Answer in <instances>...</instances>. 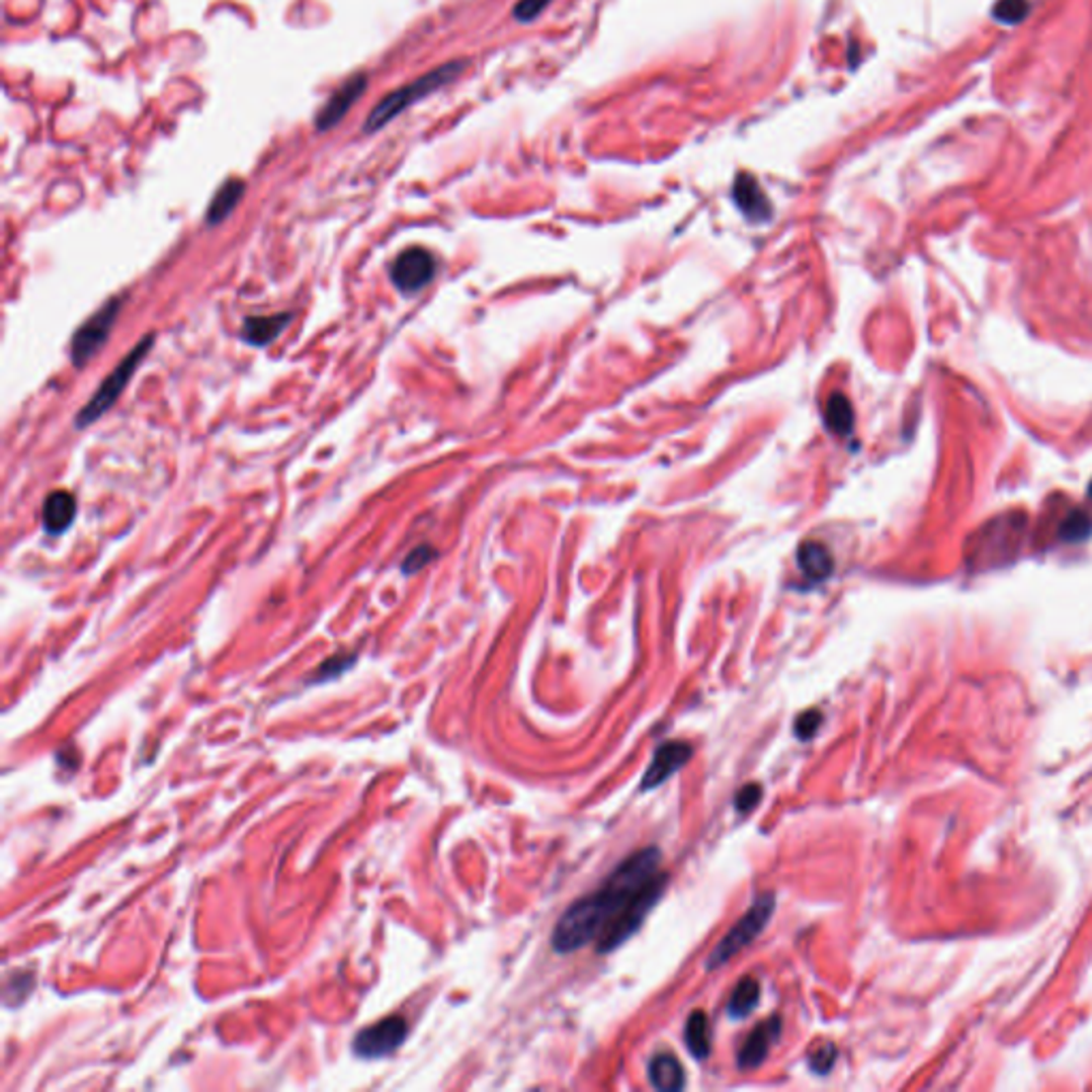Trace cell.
Returning <instances> with one entry per match:
<instances>
[{"label":"cell","instance_id":"28","mask_svg":"<svg viewBox=\"0 0 1092 1092\" xmlns=\"http://www.w3.org/2000/svg\"><path fill=\"white\" fill-rule=\"evenodd\" d=\"M1090 495H1092V482H1090Z\"/></svg>","mask_w":1092,"mask_h":1092},{"label":"cell","instance_id":"17","mask_svg":"<svg viewBox=\"0 0 1092 1092\" xmlns=\"http://www.w3.org/2000/svg\"><path fill=\"white\" fill-rule=\"evenodd\" d=\"M685 1044H687V1050H690L698 1060L709 1056L711 1037H709V1018L705 1011H694V1014L687 1018Z\"/></svg>","mask_w":1092,"mask_h":1092},{"label":"cell","instance_id":"20","mask_svg":"<svg viewBox=\"0 0 1092 1092\" xmlns=\"http://www.w3.org/2000/svg\"><path fill=\"white\" fill-rule=\"evenodd\" d=\"M434 559H436V548L431 545H419L408 552L406 559L401 561V572L403 574H414V572L423 570L425 565L431 563Z\"/></svg>","mask_w":1092,"mask_h":1092},{"label":"cell","instance_id":"11","mask_svg":"<svg viewBox=\"0 0 1092 1092\" xmlns=\"http://www.w3.org/2000/svg\"><path fill=\"white\" fill-rule=\"evenodd\" d=\"M77 515V502L69 491H51L43 502V528L51 536H60L71 528Z\"/></svg>","mask_w":1092,"mask_h":1092},{"label":"cell","instance_id":"23","mask_svg":"<svg viewBox=\"0 0 1092 1092\" xmlns=\"http://www.w3.org/2000/svg\"><path fill=\"white\" fill-rule=\"evenodd\" d=\"M1090 532V519L1084 512H1073L1062 525L1064 541H1082V538Z\"/></svg>","mask_w":1092,"mask_h":1092},{"label":"cell","instance_id":"6","mask_svg":"<svg viewBox=\"0 0 1092 1092\" xmlns=\"http://www.w3.org/2000/svg\"><path fill=\"white\" fill-rule=\"evenodd\" d=\"M436 259L425 248L403 250L390 265V280L399 293L414 294L423 291L436 276Z\"/></svg>","mask_w":1092,"mask_h":1092},{"label":"cell","instance_id":"12","mask_svg":"<svg viewBox=\"0 0 1092 1092\" xmlns=\"http://www.w3.org/2000/svg\"><path fill=\"white\" fill-rule=\"evenodd\" d=\"M291 320H293L291 312H280L272 316H250L244 320V327H241L239 335L246 344L263 348L272 344L276 337L291 325Z\"/></svg>","mask_w":1092,"mask_h":1092},{"label":"cell","instance_id":"16","mask_svg":"<svg viewBox=\"0 0 1092 1092\" xmlns=\"http://www.w3.org/2000/svg\"><path fill=\"white\" fill-rule=\"evenodd\" d=\"M244 193H246L244 180H237V178L226 180L218 188V193L213 195L211 204L208 208V215H206L208 224L215 226V224H220L222 220H226L228 215L233 213V210L237 208V204L241 201V197H244Z\"/></svg>","mask_w":1092,"mask_h":1092},{"label":"cell","instance_id":"22","mask_svg":"<svg viewBox=\"0 0 1092 1092\" xmlns=\"http://www.w3.org/2000/svg\"><path fill=\"white\" fill-rule=\"evenodd\" d=\"M837 1054L839 1051L834 1044L828 1042L824 1046H819L811 1054V1069L815 1073H828L834 1067V1062H837Z\"/></svg>","mask_w":1092,"mask_h":1092},{"label":"cell","instance_id":"21","mask_svg":"<svg viewBox=\"0 0 1092 1092\" xmlns=\"http://www.w3.org/2000/svg\"><path fill=\"white\" fill-rule=\"evenodd\" d=\"M821 721H824L821 713L817 709H808V711L800 713V717L797 719V725H794V732H797V736L800 740H811L815 736V732L819 730Z\"/></svg>","mask_w":1092,"mask_h":1092},{"label":"cell","instance_id":"26","mask_svg":"<svg viewBox=\"0 0 1092 1092\" xmlns=\"http://www.w3.org/2000/svg\"><path fill=\"white\" fill-rule=\"evenodd\" d=\"M760 798H762V788L758 784L745 786L743 790L736 794V798H734L736 811H740V813L751 811V808L760 802Z\"/></svg>","mask_w":1092,"mask_h":1092},{"label":"cell","instance_id":"5","mask_svg":"<svg viewBox=\"0 0 1092 1092\" xmlns=\"http://www.w3.org/2000/svg\"><path fill=\"white\" fill-rule=\"evenodd\" d=\"M120 307H123V301H120V296H114V299L99 307L97 312H94L84 325L75 331L71 340V361L75 368H84L86 363L99 353L101 346L107 342V337H110L116 325Z\"/></svg>","mask_w":1092,"mask_h":1092},{"label":"cell","instance_id":"27","mask_svg":"<svg viewBox=\"0 0 1092 1092\" xmlns=\"http://www.w3.org/2000/svg\"><path fill=\"white\" fill-rule=\"evenodd\" d=\"M353 662H355V655H335V657L329 659V662H325V664L320 666V670H318V679L335 677V674H340L344 668H348Z\"/></svg>","mask_w":1092,"mask_h":1092},{"label":"cell","instance_id":"4","mask_svg":"<svg viewBox=\"0 0 1092 1092\" xmlns=\"http://www.w3.org/2000/svg\"><path fill=\"white\" fill-rule=\"evenodd\" d=\"M773 911H775V894L771 892L762 894L756 902H753L751 909L743 915V918L730 928V933L719 941V946L713 950V954L709 956L707 968L714 970L721 965H725L727 961H732L740 950L747 948L749 943L762 933L768 920H771Z\"/></svg>","mask_w":1092,"mask_h":1092},{"label":"cell","instance_id":"14","mask_svg":"<svg viewBox=\"0 0 1092 1092\" xmlns=\"http://www.w3.org/2000/svg\"><path fill=\"white\" fill-rule=\"evenodd\" d=\"M798 568L808 578V581H813V583L826 581V578L832 574V568H834L830 550L817 541H808V543L800 545V548H798Z\"/></svg>","mask_w":1092,"mask_h":1092},{"label":"cell","instance_id":"2","mask_svg":"<svg viewBox=\"0 0 1092 1092\" xmlns=\"http://www.w3.org/2000/svg\"><path fill=\"white\" fill-rule=\"evenodd\" d=\"M465 64H467L465 60L447 62V64L438 66L436 71H431V73H427L419 79H414L412 84L386 94V97L378 105H376L372 110V114L368 116L366 132H376V130L384 128L388 123H393V120L401 112H406L410 105L419 103L421 99L429 97V94H434L436 90L455 82V79L463 73Z\"/></svg>","mask_w":1092,"mask_h":1092},{"label":"cell","instance_id":"25","mask_svg":"<svg viewBox=\"0 0 1092 1092\" xmlns=\"http://www.w3.org/2000/svg\"><path fill=\"white\" fill-rule=\"evenodd\" d=\"M1027 13V0H1001L994 9L996 20L1003 22H1018Z\"/></svg>","mask_w":1092,"mask_h":1092},{"label":"cell","instance_id":"7","mask_svg":"<svg viewBox=\"0 0 1092 1092\" xmlns=\"http://www.w3.org/2000/svg\"><path fill=\"white\" fill-rule=\"evenodd\" d=\"M408 1035V1024L399 1016H390L355 1037V1051L361 1058H380L395 1051Z\"/></svg>","mask_w":1092,"mask_h":1092},{"label":"cell","instance_id":"13","mask_svg":"<svg viewBox=\"0 0 1092 1092\" xmlns=\"http://www.w3.org/2000/svg\"><path fill=\"white\" fill-rule=\"evenodd\" d=\"M734 201L747 218L751 220H764L771 215V204L756 182V178L749 173H740L734 182Z\"/></svg>","mask_w":1092,"mask_h":1092},{"label":"cell","instance_id":"19","mask_svg":"<svg viewBox=\"0 0 1092 1092\" xmlns=\"http://www.w3.org/2000/svg\"><path fill=\"white\" fill-rule=\"evenodd\" d=\"M760 1001V983L753 977H745L736 983V988L727 1003V1014L732 1018H745Z\"/></svg>","mask_w":1092,"mask_h":1092},{"label":"cell","instance_id":"15","mask_svg":"<svg viewBox=\"0 0 1092 1092\" xmlns=\"http://www.w3.org/2000/svg\"><path fill=\"white\" fill-rule=\"evenodd\" d=\"M649 1080L657 1090H664V1092L681 1090L685 1086L683 1064L672 1054H657L649 1062Z\"/></svg>","mask_w":1092,"mask_h":1092},{"label":"cell","instance_id":"3","mask_svg":"<svg viewBox=\"0 0 1092 1092\" xmlns=\"http://www.w3.org/2000/svg\"><path fill=\"white\" fill-rule=\"evenodd\" d=\"M152 344H154V335L141 337V342L134 346L123 361L118 363V366L114 368V372L101 382V386L97 388V393H94L86 406L77 412L75 427H79V429L90 427L92 423H97L99 419H103V414H107L116 406L118 397L125 393L126 384L130 382L134 372L139 370L141 361L147 357V353H150Z\"/></svg>","mask_w":1092,"mask_h":1092},{"label":"cell","instance_id":"9","mask_svg":"<svg viewBox=\"0 0 1092 1092\" xmlns=\"http://www.w3.org/2000/svg\"><path fill=\"white\" fill-rule=\"evenodd\" d=\"M368 88V75L366 73H357L350 79H346V82L337 88V92L333 94V97L327 101V105L322 107L320 114L316 116V128L318 130H331L333 126H337L344 120V116L353 110V105L357 103V99L361 97L363 92H366Z\"/></svg>","mask_w":1092,"mask_h":1092},{"label":"cell","instance_id":"8","mask_svg":"<svg viewBox=\"0 0 1092 1092\" xmlns=\"http://www.w3.org/2000/svg\"><path fill=\"white\" fill-rule=\"evenodd\" d=\"M692 753H694L692 747L683 743V740H668V743L659 745L649 768H646V773L640 781V788L644 792H649L662 786L664 781H668L674 773L681 771V768L690 762Z\"/></svg>","mask_w":1092,"mask_h":1092},{"label":"cell","instance_id":"1","mask_svg":"<svg viewBox=\"0 0 1092 1092\" xmlns=\"http://www.w3.org/2000/svg\"><path fill=\"white\" fill-rule=\"evenodd\" d=\"M657 847H646L619 865L604 885L561 915L552 930V948L570 954L598 941V952L606 954L626 943L655 907L668 883L659 869Z\"/></svg>","mask_w":1092,"mask_h":1092},{"label":"cell","instance_id":"10","mask_svg":"<svg viewBox=\"0 0 1092 1092\" xmlns=\"http://www.w3.org/2000/svg\"><path fill=\"white\" fill-rule=\"evenodd\" d=\"M779 1035H781V1018L777 1016L764 1020L760 1027L753 1029L745 1040L743 1050L738 1051L740 1067L753 1069L758 1067V1064H762L764 1058L768 1056V1051H771V1048L779 1040Z\"/></svg>","mask_w":1092,"mask_h":1092},{"label":"cell","instance_id":"18","mask_svg":"<svg viewBox=\"0 0 1092 1092\" xmlns=\"http://www.w3.org/2000/svg\"><path fill=\"white\" fill-rule=\"evenodd\" d=\"M824 419H826V425L830 427L832 434L847 436L854 427L852 403H849V399L841 393L830 395L828 401H826V406H824Z\"/></svg>","mask_w":1092,"mask_h":1092},{"label":"cell","instance_id":"24","mask_svg":"<svg viewBox=\"0 0 1092 1092\" xmlns=\"http://www.w3.org/2000/svg\"><path fill=\"white\" fill-rule=\"evenodd\" d=\"M552 3V0H519L517 7L512 9V16L519 22H532Z\"/></svg>","mask_w":1092,"mask_h":1092}]
</instances>
